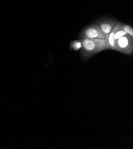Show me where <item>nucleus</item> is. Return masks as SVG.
<instances>
[{
    "instance_id": "obj_1",
    "label": "nucleus",
    "mask_w": 133,
    "mask_h": 149,
    "mask_svg": "<svg viewBox=\"0 0 133 149\" xmlns=\"http://www.w3.org/2000/svg\"><path fill=\"white\" fill-rule=\"evenodd\" d=\"M80 39L82 43L81 56L84 60L90 59L101 51L109 49L108 43L105 39Z\"/></svg>"
},
{
    "instance_id": "obj_2",
    "label": "nucleus",
    "mask_w": 133,
    "mask_h": 149,
    "mask_svg": "<svg viewBox=\"0 0 133 149\" xmlns=\"http://www.w3.org/2000/svg\"><path fill=\"white\" fill-rule=\"evenodd\" d=\"M115 51L128 55L133 53V38L126 34L115 41Z\"/></svg>"
},
{
    "instance_id": "obj_3",
    "label": "nucleus",
    "mask_w": 133,
    "mask_h": 149,
    "mask_svg": "<svg viewBox=\"0 0 133 149\" xmlns=\"http://www.w3.org/2000/svg\"><path fill=\"white\" fill-rule=\"evenodd\" d=\"M80 38L105 39V36L101 32L99 26L96 23H93L83 29Z\"/></svg>"
},
{
    "instance_id": "obj_4",
    "label": "nucleus",
    "mask_w": 133,
    "mask_h": 149,
    "mask_svg": "<svg viewBox=\"0 0 133 149\" xmlns=\"http://www.w3.org/2000/svg\"><path fill=\"white\" fill-rule=\"evenodd\" d=\"M116 23V20L110 17L101 18L96 21V23L99 26L101 32L105 35V39L107 41L109 33Z\"/></svg>"
},
{
    "instance_id": "obj_5",
    "label": "nucleus",
    "mask_w": 133,
    "mask_h": 149,
    "mask_svg": "<svg viewBox=\"0 0 133 149\" xmlns=\"http://www.w3.org/2000/svg\"><path fill=\"white\" fill-rule=\"evenodd\" d=\"M82 43L81 40H74L70 43V49L71 50L78 51L81 49Z\"/></svg>"
},
{
    "instance_id": "obj_6",
    "label": "nucleus",
    "mask_w": 133,
    "mask_h": 149,
    "mask_svg": "<svg viewBox=\"0 0 133 149\" xmlns=\"http://www.w3.org/2000/svg\"><path fill=\"white\" fill-rule=\"evenodd\" d=\"M120 29L125 32L131 38H133V29L130 25L122 23L120 26Z\"/></svg>"
}]
</instances>
